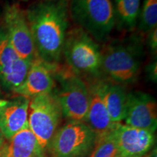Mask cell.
I'll use <instances>...</instances> for the list:
<instances>
[{
  "instance_id": "7402d4cb",
  "label": "cell",
  "mask_w": 157,
  "mask_h": 157,
  "mask_svg": "<svg viewBox=\"0 0 157 157\" xmlns=\"http://www.w3.org/2000/svg\"><path fill=\"white\" fill-rule=\"evenodd\" d=\"M5 137L4 136L2 132L1 131V129H0V150H1L2 148L5 146V144L6 143V141H5Z\"/></svg>"
},
{
  "instance_id": "ac0fdd59",
  "label": "cell",
  "mask_w": 157,
  "mask_h": 157,
  "mask_svg": "<svg viewBox=\"0 0 157 157\" xmlns=\"http://www.w3.org/2000/svg\"><path fill=\"white\" fill-rule=\"evenodd\" d=\"M138 29L148 33L157 28V0H144L137 19Z\"/></svg>"
},
{
  "instance_id": "d4e9b609",
  "label": "cell",
  "mask_w": 157,
  "mask_h": 157,
  "mask_svg": "<svg viewBox=\"0 0 157 157\" xmlns=\"http://www.w3.org/2000/svg\"><path fill=\"white\" fill-rule=\"evenodd\" d=\"M0 157H2V156H0Z\"/></svg>"
},
{
  "instance_id": "7a4b0ae2",
  "label": "cell",
  "mask_w": 157,
  "mask_h": 157,
  "mask_svg": "<svg viewBox=\"0 0 157 157\" xmlns=\"http://www.w3.org/2000/svg\"><path fill=\"white\" fill-rule=\"evenodd\" d=\"M143 54V39L136 35L111 42L102 51L101 76L121 85L132 83L140 74Z\"/></svg>"
},
{
  "instance_id": "5bb4252c",
  "label": "cell",
  "mask_w": 157,
  "mask_h": 157,
  "mask_svg": "<svg viewBox=\"0 0 157 157\" xmlns=\"http://www.w3.org/2000/svg\"><path fill=\"white\" fill-rule=\"evenodd\" d=\"M90 103L84 122L99 137L106 134L114 127L104 103L101 93V78L87 80Z\"/></svg>"
},
{
  "instance_id": "277c9868",
  "label": "cell",
  "mask_w": 157,
  "mask_h": 157,
  "mask_svg": "<svg viewBox=\"0 0 157 157\" xmlns=\"http://www.w3.org/2000/svg\"><path fill=\"white\" fill-rule=\"evenodd\" d=\"M69 15L78 27L101 42L107 40L115 26L111 0H70Z\"/></svg>"
},
{
  "instance_id": "2e32d148",
  "label": "cell",
  "mask_w": 157,
  "mask_h": 157,
  "mask_svg": "<svg viewBox=\"0 0 157 157\" xmlns=\"http://www.w3.org/2000/svg\"><path fill=\"white\" fill-rule=\"evenodd\" d=\"M101 93L111 120L114 123L124 120L128 95L124 86L101 78Z\"/></svg>"
},
{
  "instance_id": "cb8c5ba5",
  "label": "cell",
  "mask_w": 157,
  "mask_h": 157,
  "mask_svg": "<svg viewBox=\"0 0 157 157\" xmlns=\"http://www.w3.org/2000/svg\"><path fill=\"white\" fill-rule=\"evenodd\" d=\"M144 157H151V156H144Z\"/></svg>"
},
{
  "instance_id": "e0dca14e",
  "label": "cell",
  "mask_w": 157,
  "mask_h": 157,
  "mask_svg": "<svg viewBox=\"0 0 157 157\" xmlns=\"http://www.w3.org/2000/svg\"><path fill=\"white\" fill-rule=\"evenodd\" d=\"M140 0H114L115 25L121 30L132 31L137 23Z\"/></svg>"
},
{
  "instance_id": "ba28073f",
  "label": "cell",
  "mask_w": 157,
  "mask_h": 157,
  "mask_svg": "<svg viewBox=\"0 0 157 157\" xmlns=\"http://www.w3.org/2000/svg\"><path fill=\"white\" fill-rule=\"evenodd\" d=\"M3 28L17 55L31 63L37 56L25 11L17 4L7 5L4 13Z\"/></svg>"
},
{
  "instance_id": "4fadbf2b",
  "label": "cell",
  "mask_w": 157,
  "mask_h": 157,
  "mask_svg": "<svg viewBox=\"0 0 157 157\" xmlns=\"http://www.w3.org/2000/svg\"><path fill=\"white\" fill-rule=\"evenodd\" d=\"M30 98L18 95L9 100L0 99V129L6 140L28 125Z\"/></svg>"
},
{
  "instance_id": "9c48e42d",
  "label": "cell",
  "mask_w": 157,
  "mask_h": 157,
  "mask_svg": "<svg viewBox=\"0 0 157 157\" xmlns=\"http://www.w3.org/2000/svg\"><path fill=\"white\" fill-rule=\"evenodd\" d=\"M30 64L17 55L5 29L0 27V84L13 92L24 82Z\"/></svg>"
},
{
  "instance_id": "9a60e30c",
  "label": "cell",
  "mask_w": 157,
  "mask_h": 157,
  "mask_svg": "<svg viewBox=\"0 0 157 157\" xmlns=\"http://www.w3.org/2000/svg\"><path fill=\"white\" fill-rule=\"evenodd\" d=\"M45 152L28 124L5 143L0 150V156L46 157Z\"/></svg>"
},
{
  "instance_id": "d6986e66",
  "label": "cell",
  "mask_w": 157,
  "mask_h": 157,
  "mask_svg": "<svg viewBox=\"0 0 157 157\" xmlns=\"http://www.w3.org/2000/svg\"><path fill=\"white\" fill-rule=\"evenodd\" d=\"M118 150L112 129L96 138L95 146L89 157H117Z\"/></svg>"
},
{
  "instance_id": "4316f807",
  "label": "cell",
  "mask_w": 157,
  "mask_h": 157,
  "mask_svg": "<svg viewBox=\"0 0 157 157\" xmlns=\"http://www.w3.org/2000/svg\"><path fill=\"white\" fill-rule=\"evenodd\" d=\"M117 157H119V156H117Z\"/></svg>"
},
{
  "instance_id": "603a6c76",
  "label": "cell",
  "mask_w": 157,
  "mask_h": 157,
  "mask_svg": "<svg viewBox=\"0 0 157 157\" xmlns=\"http://www.w3.org/2000/svg\"><path fill=\"white\" fill-rule=\"evenodd\" d=\"M23 1H29V0H23Z\"/></svg>"
},
{
  "instance_id": "6da1fadb",
  "label": "cell",
  "mask_w": 157,
  "mask_h": 157,
  "mask_svg": "<svg viewBox=\"0 0 157 157\" xmlns=\"http://www.w3.org/2000/svg\"><path fill=\"white\" fill-rule=\"evenodd\" d=\"M70 0H40L25 11L36 56L59 65L69 26Z\"/></svg>"
},
{
  "instance_id": "44dd1931",
  "label": "cell",
  "mask_w": 157,
  "mask_h": 157,
  "mask_svg": "<svg viewBox=\"0 0 157 157\" xmlns=\"http://www.w3.org/2000/svg\"><path fill=\"white\" fill-rule=\"evenodd\" d=\"M146 73L151 81L156 83L157 81V61L153 60L146 68Z\"/></svg>"
},
{
  "instance_id": "8992f818",
  "label": "cell",
  "mask_w": 157,
  "mask_h": 157,
  "mask_svg": "<svg viewBox=\"0 0 157 157\" xmlns=\"http://www.w3.org/2000/svg\"><path fill=\"white\" fill-rule=\"evenodd\" d=\"M96 138L83 121H69L58 129L46 151L50 157H89Z\"/></svg>"
},
{
  "instance_id": "484cf974",
  "label": "cell",
  "mask_w": 157,
  "mask_h": 157,
  "mask_svg": "<svg viewBox=\"0 0 157 157\" xmlns=\"http://www.w3.org/2000/svg\"><path fill=\"white\" fill-rule=\"evenodd\" d=\"M0 85H1V84H0Z\"/></svg>"
},
{
  "instance_id": "ffe728a7",
  "label": "cell",
  "mask_w": 157,
  "mask_h": 157,
  "mask_svg": "<svg viewBox=\"0 0 157 157\" xmlns=\"http://www.w3.org/2000/svg\"><path fill=\"white\" fill-rule=\"evenodd\" d=\"M147 37V45L151 52L155 56H156L157 52V28H155L150 31Z\"/></svg>"
},
{
  "instance_id": "3957f363",
  "label": "cell",
  "mask_w": 157,
  "mask_h": 157,
  "mask_svg": "<svg viewBox=\"0 0 157 157\" xmlns=\"http://www.w3.org/2000/svg\"><path fill=\"white\" fill-rule=\"evenodd\" d=\"M63 56L66 66L78 76L101 78L102 51L95 39L79 27L68 31Z\"/></svg>"
},
{
  "instance_id": "52a82bcc",
  "label": "cell",
  "mask_w": 157,
  "mask_h": 157,
  "mask_svg": "<svg viewBox=\"0 0 157 157\" xmlns=\"http://www.w3.org/2000/svg\"><path fill=\"white\" fill-rule=\"evenodd\" d=\"M62 117L61 107L55 90L30 99L29 127L45 151L58 130Z\"/></svg>"
},
{
  "instance_id": "7c38bea8",
  "label": "cell",
  "mask_w": 157,
  "mask_h": 157,
  "mask_svg": "<svg viewBox=\"0 0 157 157\" xmlns=\"http://www.w3.org/2000/svg\"><path fill=\"white\" fill-rule=\"evenodd\" d=\"M125 124L155 132L157 127V103L154 97L143 92L127 95Z\"/></svg>"
},
{
  "instance_id": "8fae6325",
  "label": "cell",
  "mask_w": 157,
  "mask_h": 157,
  "mask_svg": "<svg viewBox=\"0 0 157 157\" xmlns=\"http://www.w3.org/2000/svg\"><path fill=\"white\" fill-rule=\"evenodd\" d=\"M60 65L48 63L36 56L31 63L24 82L13 93L29 98L51 93L56 89V75Z\"/></svg>"
},
{
  "instance_id": "5b68a950",
  "label": "cell",
  "mask_w": 157,
  "mask_h": 157,
  "mask_svg": "<svg viewBox=\"0 0 157 157\" xmlns=\"http://www.w3.org/2000/svg\"><path fill=\"white\" fill-rule=\"evenodd\" d=\"M56 80L59 88L55 89L61 107L63 117L69 121H84L90 103L87 82L68 66H59Z\"/></svg>"
},
{
  "instance_id": "30bf717a",
  "label": "cell",
  "mask_w": 157,
  "mask_h": 157,
  "mask_svg": "<svg viewBox=\"0 0 157 157\" xmlns=\"http://www.w3.org/2000/svg\"><path fill=\"white\" fill-rule=\"evenodd\" d=\"M112 132L117 143L119 157H144L154 143V132L115 123Z\"/></svg>"
}]
</instances>
